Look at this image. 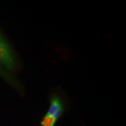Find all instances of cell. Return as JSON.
<instances>
[{
    "label": "cell",
    "mask_w": 126,
    "mask_h": 126,
    "mask_svg": "<svg viewBox=\"0 0 126 126\" xmlns=\"http://www.w3.org/2000/svg\"><path fill=\"white\" fill-rule=\"evenodd\" d=\"M0 63L9 70H14L16 65L13 51L5 39L0 34Z\"/></svg>",
    "instance_id": "cell-1"
},
{
    "label": "cell",
    "mask_w": 126,
    "mask_h": 126,
    "mask_svg": "<svg viewBox=\"0 0 126 126\" xmlns=\"http://www.w3.org/2000/svg\"><path fill=\"white\" fill-rule=\"evenodd\" d=\"M65 110V104L59 94H53L50 97L49 107L46 114L51 116L58 120Z\"/></svg>",
    "instance_id": "cell-2"
},
{
    "label": "cell",
    "mask_w": 126,
    "mask_h": 126,
    "mask_svg": "<svg viewBox=\"0 0 126 126\" xmlns=\"http://www.w3.org/2000/svg\"><path fill=\"white\" fill-rule=\"evenodd\" d=\"M57 120L51 116L46 114L40 122V126H55Z\"/></svg>",
    "instance_id": "cell-3"
},
{
    "label": "cell",
    "mask_w": 126,
    "mask_h": 126,
    "mask_svg": "<svg viewBox=\"0 0 126 126\" xmlns=\"http://www.w3.org/2000/svg\"><path fill=\"white\" fill-rule=\"evenodd\" d=\"M0 74H1V75H4V76L6 78H8V75H7V74H5V72H4L3 70H2V68H1V65H0Z\"/></svg>",
    "instance_id": "cell-4"
}]
</instances>
